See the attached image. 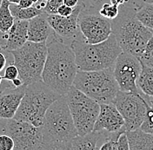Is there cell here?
<instances>
[{"instance_id":"6da1fadb","label":"cell","mask_w":153,"mask_h":150,"mask_svg":"<svg viewBox=\"0 0 153 150\" xmlns=\"http://www.w3.org/2000/svg\"><path fill=\"white\" fill-rule=\"evenodd\" d=\"M47 48L42 80L54 91L65 95L73 86L78 71L75 53L71 44L59 40L55 32L48 39Z\"/></svg>"},{"instance_id":"7a4b0ae2","label":"cell","mask_w":153,"mask_h":150,"mask_svg":"<svg viewBox=\"0 0 153 150\" xmlns=\"http://www.w3.org/2000/svg\"><path fill=\"white\" fill-rule=\"evenodd\" d=\"M41 129L44 136V149H65L67 144L78 135L65 95L48 109Z\"/></svg>"},{"instance_id":"3957f363","label":"cell","mask_w":153,"mask_h":150,"mask_svg":"<svg viewBox=\"0 0 153 150\" xmlns=\"http://www.w3.org/2000/svg\"><path fill=\"white\" fill-rule=\"evenodd\" d=\"M111 22L112 33L123 51L140 58L153 31L137 18V10L127 4L120 5L118 16Z\"/></svg>"},{"instance_id":"277c9868","label":"cell","mask_w":153,"mask_h":150,"mask_svg":"<svg viewBox=\"0 0 153 150\" xmlns=\"http://www.w3.org/2000/svg\"><path fill=\"white\" fill-rule=\"evenodd\" d=\"M78 70L93 71L114 67L118 56L123 52L114 34L98 44H88L85 40L71 43Z\"/></svg>"},{"instance_id":"5b68a950","label":"cell","mask_w":153,"mask_h":150,"mask_svg":"<svg viewBox=\"0 0 153 150\" xmlns=\"http://www.w3.org/2000/svg\"><path fill=\"white\" fill-rule=\"evenodd\" d=\"M61 96L63 95L51 89L43 80L27 85L14 119L41 127L48 109Z\"/></svg>"},{"instance_id":"8992f818","label":"cell","mask_w":153,"mask_h":150,"mask_svg":"<svg viewBox=\"0 0 153 150\" xmlns=\"http://www.w3.org/2000/svg\"><path fill=\"white\" fill-rule=\"evenodd\" d=\"M73 86L99 104L111 103L120 90L113 67L93 71L78 70Z\"/></svg>"},{"instance_id":"52a82bcc","label":"cell","mask_w":153,"mask_h":150,"mask_svg":"<svg viewBox=\"0 0 153 150\" xmlns=\"http://www.w3.org/2000/svg\"><path fill=\"white\" fill-rule=\"evenodd\" d=\"M47 52V42L31 41H27L21 48L10 51L13 57V64L19 69V77L25 84L42 80Z\"/></svg>"},{"instance_id":"ba28073f","label":"cell","mask_w":153,"mask_h":150,"mask_svg":"<svg viewBox=\"0 0 153 150\" xmlns=\"http://www.w3.org/2000/svg\"><path fill=\"white\" fill-rule=\"evenodd\" d=\"M78 134L85 135L93 131L100 112V104L72 86L65 95Z\"/></svg>"},{"instance_id":"9c48e42d","label":"cell","mask_w":153,"mask_h":150,"mask_svg":"<svg viewBox=\"0 0 153 150\" xmlns=\"http://www.w3.org/2000/svg\"><path fill=\"white\" fill-rule=\"evenodd\" d=\"M112 103L123 115L127 130H134L141 127L143 122L149 96L142 92H124L119 90Z\"/></svg>"},{"instance_id":"30bf717a","label":"cell","mask_w":153,"mask_h":150,"mask_svg":"<svg viewBox=\"0 0 153 150\" xmlns=\"http://www.w3.org/2000/svg\"><path fill=\"white\" fill-rule=\"evenodd\" d=\"M2 132L10 135L14 141L15 150L44 149V136L41 127L14 118L5 119Z\"/></svg>"},{"instance_id":"8fae6325","label":"cell","mask_w":153,"mask_h":150,"mask_svg":"<svg viewBox=\"0 0 153 150\" xmlns=\"http://www.w3.org/2000/svg\"><path fill=\"white\" fill-rule=\"evenodd\" d=\"M78 25L83 38L88 44L104 42L112 34L111 20L95 10H83L78 17Z\"/></svg>"},{"instance_id":"7c38bea8","label":"cell","mask_w":153,"mask_h":150,"mask_svg":"<svg viewBox=\"0 0 153 150\" xmlns=\"http://www.w3.org/2000/svg\"><path fill=\"white\" fill-rule=\"evenodd\" d=\"M141 69L142 64L137 56L124 51L118 56L113 67V71L121 91L141 92L137 86V80Z\"/></svg>"},{"instance_id":"4fadbf2b","label":"cell","mask_w":153,"mask_h":150,"mask_svg":"<svg viewBox=\"0 0 153 150\" xmlns=\"http://www.w3.org/2000/svg\"><path fill=\"white\" fill-rule=\"evenodd\" d=\"M85 8V4L82 2L74 8L72 14L69 17L48 14V21L59 40L69 44L74 40H85L78 25L79 14Z\"/></svg>"},{"instance_id":"5bb4252c","label":"cell","mask_w":153,"mask_h":150,"mask_svg":"<svg viewBox=\"0 0 153 150\" xmlns=\"http://www.w3.org/2000/svg\"><path fill=\"white\" fill-rule=\"evenodd\" d=\"M6 82L7 87L4 86L5 88L1 89L0 94V118L4 120L14 118L27 86L24 84L20 87H14L11 82Z\"/></svg>"},{"instance_id":"9a60e30c","label":"cell","mask_w":153,"mask_h":150,"mask_svg":"<svg viewBox=\"0 0 153 150\" xmlns=\"http://www.w3.org/2000/svg\"><path fill=\"white\" fill-rule=\"evenodd\" d=\"M93 130H105L107 132L127 130L124 117L114 103L100 104V112L96 121Z\"/></svg>"},{"instance_id":"2e32d148","label":"cell","mask_w":153,"mask_h":150,"mask_svg":"<svg viewBox=\"0 0 153 150\" xmlns=\"http://www.w3.org/2000/svg\"><path fill=\"white\" fill-rule=\"evenodd\" d=\"M108 132L93 130L85 135H77L66 145L69 150H99L104 144Z\"/></svg>"},{"instance_id":"e0dca14e","label":"cell","mask_w":153,"mask_h":150,"mask_svg":"<svg viewBox=\"0 0 153 150\" xmlns=\"http://www.w3.org/2000/svg\"><path fill=\"white\" fill-rule=\"evenodd\" d=\"M53 33L54 30L48 21L47 13L44 12L29 20L28 41L35 43L47 42Z\"/></svg>"},{"instance_id":"ac0fdd59","label":"cell","mask_w":153,"mask_h":150,"mask_svg":"<svg viewBox=\"0 0 153 150\" xmlns=\"http://www.w3.org/2000/svg\"><path fill=\"white\" fill-rule=\"evenodd\" d=\"M29 20L15 19L13 25L8 31V41L5 51L10 52L21 48L28 41Z\"/></svg>"},{"instance_id":"d6986e66","label":"cell","mask_w":153,"mask_h":150,"mask_svg":"<svg viewBox=\"0 0 153 150\" xmlns=\"http://www.w3.org/2000/svg\"><path fill=\"white\" fill-rule=\"evenodd\" d=\"M130 150H153V134L142 130L140 128L127 130Z\"/></svg>"},{"instance_id":"ffe728a7","label":"cell","mask_w":153,"mask_h":150,"mask_svg":"<svg viewBox=\"0 0 153 150\" xmlns=\"http://www.w3.org/2000/svg\"><path fill=\"white\" fill-rule=\"evenodd\" d=\"M137 86L143 94L149 97L153 96V68L142 64V69L137 80Z\"/></svg>"},{"instance_id":"44dd1931","label":"cell","mask_w":153,"mask_h":150,"mask_svg":"<svg viewBox=\"0 0 153 150\" xmlns=\"http://www.w3.org/2000/svg\"><path fill=\"white\" fill-rule=\"evenodd\" d=\"M10 9L15 19L20 20H30L45 12L43 10L38 9L35 6H31L29 8H22L18 4L11 3L10 4Z\"/></svg>"},{"instance_id":"7402d4cb","label":"cell","mask_w":153,"mask_h":150,"mask_svg":"<svg viewBox=\"0 0 153 150\" xmlns=\"http://www.w3.org/2000/svg\"><path fill=\"white\" fill-rule=\"evenodd\" d=\"M10 4L9 0H3L0 6V30L4 32L9 31L15 21L10 9Z\"/></svg>"},{"instance_id":"603a6c76","label":"cell","mask_w":153,"mask_h":150,"mask_svg":"<svg viewBox=\"0 0 153 150\" xmlns=\"http://www.w3.org/2000/svg\"><path fill=\"white\" fill-rule=\"evenodd\" d=\"M137 17L145 26L153 30V4H148L137 10Z\"/></svg>"},{"instance_id":"cb8c5ba5","label":"cell","mask_w":153,"mask_h":150,"mask_svg":"<svg viewBox=\"0 0 153 150\" xmlns=\"http://www.w3.org/2000/svg\"><path fill=\"white\" fill-rule=\"evenodd\" d=\"M119 11H120V6L117 5V4H113L111 2L105 4L98 10V12L103 17L108 18L109 20L116 18L118 16Z\"/></svg>"},{"instance_id":"d4e9b609","label":"cell","mask_w":153,"mask_h":150,"mask_svg":"<svg viewBox=\"0 0 153 150\" xmlns=\"http://www.w3.org/2000/svg\"><path fill=\"white\" fill-rule=\"evenodd\" d=\"M143 131L153 134V104L149 102L143 122L140 127Z\"/></svg>"},{"instance_id":"484cf974","label":"cell","mask_w":153,"mask_h":150,"mask_svg":"<svg viewBox=\"0 0 153 150\" xmlns=\"http://www.w3.org/2000/svg\"><path fill=\"white\" fill-rule=\"evenodd\" d=\"M139 59L142 64L153 68V35L150 39L149 43L147 44V46L143 51V55L140 56Z\"/></svg>"},{"instance_id":"4316f807","label":"cell","mask_w":153,"mask_h":150,"mask_svg":"<svg viewBox=\"0 0 153 150\" xmlns=\"http://www.w3.org/2000/svg\"><path fill=\"white\" fill-rule=\"evenodd\" d=\"M19 76V71L18 67L15 65L13 63L10 64L9 65L5 67V70H4V74L3 75L4 80L6 81H13L14 79H16L17 77Z\"/></svg>"},{"instance_id":"83f0119b","label":"cell","mask_w":153,"mask_h":150,"mask_svg":"<svg viewBox=\"0 0 153 150\" xmlns=\"http://www.w3.org/2000/svg\"><path fill=\"white\" fill-rule=\"evenodd\" d=\"M63 4L64 0H47V4L44 11L49 15L57 14V10Z\"/></svg>"},{"instance_id":"f1b7e54d","label":"cell","mask_w":153,"mask_h":150,"mask_svg":"<svg viewBox=\"0 0 153 150\" xmlns=\"http://www.w3.org/2000/svg\"><path fill=\"white\" fill-rule=\"evenodd\" d=\"M14 141L10 135L6 134H0V150L14 149Z\"/></svg>"},{"instance_id":"f546056e","label":"cell","mask_w":153,"mask_h":150,"mask_svg":"<svg viewBox=\"0 0 153 150\" xmlns=\"http://www.w3.org/2000/svg\"><path fill=\"white\" fill-rule=\"evenodd\" d=\"M111 0H83V3L85 4L86 9L99 10V9L106 3H110Z\"/></svg>"},{"instance_id":"4dcf8cb0","label":"cell","mask_w":153,"mask_h":150,"mask_svg":"<svg viewBox=\"0 0 153 150\" xmlns=\"http://www.w3.org/2000/svg\"><path fill=\"white\" fill-rule=\"evenodd\" d=\"M117 150H130L129 140L126 134V131L123 132L117 141Z\"/></svg>"},{"instance_id":"1f68e13d","label":"cell","mask_w":153,"mask_h":150,"mask_svg":"<svg viewBox=\"0 0 153 150\" xmlns=\"http://www.w3.org/2000/svg\"><path fill=\"white\" fill-rule=\"evenodd\" d=\"M148 4H153V0H128V2L124 4H127L137 10Z\"/></svg>"},{"instance_id":"d6a6232c","label":"cell","mask_w":153,"mask_h":150,"mask_svg":"<svg viewBox=\"0 0 153 150\" xmlns=\"http://www.w3.org/2000/svg\"><path fill=\"white\" fill-rule=\"evenodd\" d=\"M73 10H74V8L63 4L57 10V14L62 16V17H69V16H71L72 14Z\"/></svg>"},{"instance_id":"836d02e7","label":"cell","mask_w":153,"mask_h":150,"mask_svg":"<svg viewBox=\"0 0 153 150\" xmlns=\"http://www.w3.org/2000/svg\"><path fill=\"white\" fill-rule=\"evenodd\" d=\"M8 37H9L8 32H4V31L0 30V47L2 48L4 51H5V49H6Z\"/></svg>"},{"instance_id":"e575fe53","label":"cell","mask_w":153,"mask_h":150,"mask_svg":"<svg viewBox=\"0 0 153 150\" xmlns=\"http://www.w3.org/2000/svg\"><path fill=\"white\" fill-rule=\"evenodd\" d=\"M37 0H21L19 2V5L22 8H29L35 4Z\"/></svg>"},{"instance_id":"d590c367","label":"cell","mask_w":153,"mask_h":150,"mask_svg":"<svg viewBox=\"0 0 153 150\" xmlns=\"http://www.w3.org/2000/svg\"><path fill=\"white\" fill-rule=\"evenodd\" d=\"M4 52V51H0V72L4 69H5L6 64H7V58Z\"/></svg>"},{"instance_id":"8d00e7d4","label":"cell","mask_w":153,"mask_h":150,"mask_svg":"<svg viewBox=\"0 0 153 150\" xmlns=\"http://www.w3.org/2000/svg\"><path fill=\"white\" fill-rule=\"evenodd\" d=\"M11 83H12V85L14 87H20V86H23V85L25 84L24 82H23V80L19 76L17 77L16 79H14L13 81H11Z\"/></svg>"},{"instance_id":"74e56055","label":"cell","mask_w":153,"mask_h":150,"mask_svg":"<svg viewBox=\"0 0 153 150\" xmlns=\"http://www.w3.org/2000/svg\"><path fill=\"white\" fill-rule=\"evenodd\" d=\"M127 2H128V0H111V4H117V5H118V6L123 5V4H124L127 3Z\"/></svg>"},{"instance_id":"f35d334b","label":"cell","mask_w":153,"mask_h":150,"mask_svg":"<svg viewBox=\"0 0 153 150\" xmlns=\"http://www.w3.org/2000/svg\"><path fill=\"white\" fill-rule=\"evenodd\" d=\"M20 1L21 0H9L10 3H11V4H19Z\"/></svg>"},{"instance_id":"ab89813d","label":"cell","mask_w":153,"mask_h":150,"mask_svg":"<svg viewBox=\"0 0 153 150\" xmlns=\"http://www.w3.org/2000/svg\"><path fill=\"white\" fill-rule=\"evenodd\" d=\"M3 81H4L3 75H0V94H1V85H2V83H3Z\"/></svg>"},{"instance_id":"60d3db41","label":"cell","mask_w":153,"mask_h":150,"mask_svg":"<svg viewBox=\"0 0 153 150\" xmlns=\"http://www.w3.org/2000/svg\"><path fill=\"white\" fill-rule=\"evenodd\" d=\"M149 102L153 104V96H152V97H149Z\"/></svg>"},{"instance_id":"b9f144b4","label":"cell","mask_w":153,"mask_h":150,"mask_svg":"<svg viewBox=\"0 0 153 150\" xmlns=\"http://www.w3.org/2000/svg\"><path fill=\"white\" fill-rule=\"evenodd\" d=\"M2 2H3V0H0V6H1V4H2Z\"/></svg>"}]
</instances>
